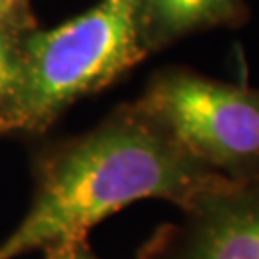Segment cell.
<instances>
[{"mask_svg":"<svg viewBox=\"0 0 259 259\" xmlns=\"http://www.w3.org/2000/svg\"><path fill=\"white\" fill-rule=\"evenodd\" d=\"M221 179L137 100L121 104L93 129L38 154L29 207L0 242V259L87 240L98 223L140 200L183 209Z\"/></svg>","mask_w":259,"mask_h":259,"instance_id":"1","label":"cell"},{"mask_svg":"<svg viewBox=\"0 0 259 259\" xmlns=\"http://www.w3.org/2000/svg\"><path fill=\"white\" fill-rule=\"evenodd\" d=\"M148 54L139 0H98L52 29L21 40L18 93L0 117V135L47 131L75 102L108 89Z\"/></svg>","mask_w":259,"mask_h":259,"instance_id":"2","label":"cell"},{"mask_svg":"<svg viewBox=\"0 0 259 259\" xmlns=\"http://www.w3.org/2000/svg\"><path fill=\"white\" fill-rule=\"evenodd\" d=\"M137 102L207 169L227 179L259 175V89L167 67Z\"/></svg>","mask_w":259,"mask_h":259,"instance_id":"3","label":"cell"},{"mask_svg":"<svg viewBox=\"0 0 259 259\" xmlns=\"http://www.w3.org/2000/svg\"><path fill=\"white\" fill-rule=\"evenodd\" d=\"M137 259H259V175L223 177L161 225Z\"/></svg>","mask_w":259,"mask_h":259,"instance_id":"4","label":"cell"},{"mask_svg":"<svg viewBox=\"0 0 259 259\" xmlns=\"http://www.w3.org/2000/svg\"><path fill=\"white\" fill-rule=\"evenodd\" d=\"M248 0H139V25L148 54L202 31L240 27Z\"/></svg>","mask_w":259,"mask_h":259,"instance_id":"5","label":"cell"},{"mask_svg":"<svg viewBox=\"0 0 259 259\" xmlns=\"http://www.w3.org/2000/svg\"><path fill=\"white\" fill-rule=\"evenodd\" d=\"M25 33L0 29V117L6 113L18 93L21 75V40Z\"/></svg>","mask_w":259,"mask_h":259,"instance_id":"6","label":"cell"},{"mask_svg":"<svg viewBox=\"0 0 259 259\" xmlns=\"http://www.w3.org/2000/svg\"><path fill=\"white\" fill-rule=\"evenodd\" d=\"M35 27L31 0H0V29L25 33Z\"/></svg>","mask_w":259,"mask_h":259,"instance_id":"7","label":"cell"},{"mask_svg":"<svg viewBox=\"0 0 259 259\" xmlns=\"http://www.w3.org/2000/svg\"><path fill=\"white\" fill-rule=\"evenodd\" d=\"M40 253H42V259H100L91 248L89 240L58 244V246H52Z\"/></svg>","mask_w":259,"mask_h":259,"instance_id":"8","label":"cell"}]
</instances>
